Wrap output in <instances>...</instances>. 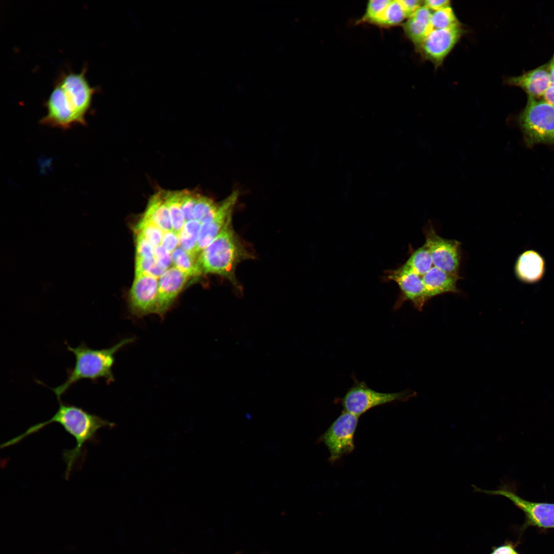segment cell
I'll return each mask as SVG.
<instances>
[{
    "instance_id": "1",
    "label": "cell",
    "mask_w": 554,
    "mask_h": 554,
    "mask_svg": "<svg viewBox=\"0 0 554 554\" xmlns=\"http://www.w3.org/2000/svg\"><path fill=\"white\" fill-rule=\"evenodd\" d=\"M87 70L85 65L79 73L68 70L59 74L44 104L47 112L41 120L42 124L63 129L86 125L93 96L98 91L88 81Z\"/></svg>"
},
{
    "instance_id": "2",
    "label": "cell",
    "mask_w": 554,
    "mask_h": 554,
    "mask_svg": "<svg viewBox=\"0 0 554 554\" xmlns=\"http://www.w3.org/2000/svg\"><path fill=\"white\" fill-rule=\"evenodd\" d=\"M58 402L57 410L49 420L30 426L23 433L3 443L1 447L4 448L14 445L46 426L53 423H58L76 441L74 448L66 450L62 453L63 459L66 465L65 479L68 480L73 468L83 462L85 456V445L88 442L97 441L96 434L100 429L111 428L114 424L78 406L64 403L61 400Z\"/></svg>"
},
{
    "instance_id": "3",
    "label": "cell",
    "mask_w": 554,
    "mask_h": 554,
    "mask_svg": "<svg viewBox=\"0 0 554 554\" xmlns=\"http://www.w3.org/2000/svg\"><path fill=\"white\" fill-rule=\"evenodd\" d=\"M133 341V338L124 339L108 348L94 349L82 343L76 347L67 345V349L75 357L73 368L67 369L66 381L51 389L58 401L73 385L78 381L88 379L93 382L104 379L108 384L114 381L112 367L115 354L123 347Z\"/></svg>"
},
{
    "instance_id": "4",
    "label": "cell",
    "mask_w": 554,
    "mask_h": 554,
    "mask_svg": "<svg viewBox=\"0 0 554 554\" xmlns=\"http://www.w3.org/2000/svg\"><path fill=\"white\" fill-rule=\"evenodd\" d=\"M251 255L234 230L230 219L214 239L200 253L197 263L203 273L222 276L236 283L238 264Z\"/></svg>"
},
{
    "instance_id": "5",
    "label": "cell",
    "mask_w": 554,
    "mask_h": 554,
    "mask_svg": "<svg viewBox=\"0 0 554 554\" xmlns=\"http://www.w3.org/2000/svg\"><path fill=\"white\" fill-rule=\"evenodd\" d=\"M517 121L526 145H554V106L543 98L527 97Z\"/></svg>"
},
{
    "instance_id": "6",
    "label": "cell",
    "mask_w": 554,
    "mask_h": 554,
    "mask_svg": "<svg viewBox=\"0 0 554 554\" xmlns=\"http://www.w3.org/2000/svg\"><path fill=\"white\" fill-rule=\"evenodd\" d=\"M417 395L411 390L391 393L375 391L363 381L355 382L340 400L344 410L358 417L371 408L394 402H405Z\"/></svg>"
},
{
    "instance_id": "7",
    "label": "cell",
    "mask_w": 554,
    "mask_h": 554,
    "mask_svg": "<svg viewBox=\"0 0 554 554\" xmlns=\"http://www.w3.org/2000/svg\"><path fill=\"white\" fill-rule=\"evenodd\" d=\"M358 420L359 417L344 410L319 439L327 447L331 462L353 450Z\"/></svg>"
},
{
    "instance_id": "8",
    "label": "cell",
    "mask_w": 554,
    "mask_h": 554,
    "mask_svg": "<svg viewBox=\"0 0 554 554\" xmlns=\"http://www.w3.org/2000/svg\"><path fill=\"white\" fill-rule=\"evenodd\" d=\"M464 33L462 25L447 29H433L416 50L423 58L438 68L442 65Z\"/></svg>"
},
{
    "instance_id": "9",
    "label": "cell",
    "mask_w": 554,
    "mask_h": 554,
    "mask_svg": "<svg viewBox=\"0 0 554 554\" xmlns=\"http://www.w3.org/2000/svg\"><path fill=\"white\" fill-rule=\"evenodd\" d=\"M385 282L393 281L398 285L400 292L394 306L399 309L404 302L410 301L415 308L422 311L429 300L427 297L422 276L402 266L385 271L382 277Z\"/></svg>"
},
{
    "instance_id": "10",
    "label": "cell",
    "mask_w": 554,
    "mask_h": 554,
    "mask_svg": "<svg viewBox=\"0 0 554 554\" xmlns=\"http://www.w3.org/2000/svg\"><path fill=\"white\" fill-rule=\"evenodd\" d=\"M425 244L434 267L448 273L459 275L460 265V245L459 241L443 238L430 224L424 230Z\"/></svg>"
},
{
    "instance_id": "11",
    "label": "cell",
    "mask_w": 554,
    "mask_h": 554,
    "mask_svg": "<svg viewBox=\"0 0 554 554\" xmlns=\"http://www.w3.org/2000/svg\"><path fill=\"white\" fill-rule=\"evenodd\" d=\"M472 486L473 492L489 495H500L507 498L524 511L531 524L545 528H554V504L529 501L503 488L497 490H486L474 485H472Z\"/></svg>"
},
{
    "instance_id": "12",
    "label": "cell",
    "mask_w": 554,
    "mask_h": 554,
    "mask_svg": "<svg viewBox=\"0 0 554 554\" xmlns=\"http://www.w3.org/2000/svg\"><path fill=\"white\" fill-rule=\"evenodd\" d=\"M159 279L142 275L135 276L129 292L131 312L141 317L155 313L157 298Z\"/></svg>"
},
{
    "instance_id": "13",
    "label": "cell",
    "mask_w": 554,
    "mask_h": 554,
    "mask_svg": "<svg viewBox=\"0 0 554 554\" xmlns=\"http://www.w3.org/2000/svg\"><path fill=\"white\" fill-rule=\"evenodd\" d=\"M239 194L237 190L233 191L220 203L218 210L214 216L210 221L202 225L195 249V255L197 258L201 251L217 235L228 221L232 219L233 210L237 202Z\"/></svg>"
},
{
    "instance_id": "14",
    "label": "cell",
    "mask_w": 554,
    "mask_h": 554,
    "mask_svg": "<svg viewBox=\"0 0 554 554\" xmlns=\"http://www.w3.org/2000/svg\"><path fill=\"white\" fill-rule=\"evenodd\" d=\"M190 277L172 266L159 279L155 313L163 316L170 308Z\"/></svg>"
},
{
    "instance_id": "15",
    "label": "cell",
    "mask_w": 554,
    "mask_h": 554,
    "mask_svg": "<svg viewBox=\"0 0 554 554\" xmlns=\"http://www.w3.org/2000/svg\"><path fill=\"white\" fill-rule=\"evenodd\" d=\"M505 82L508 85L520 88L528 97L543 98L551 84L548 63L525 71L519 75L509 77Z\"/></svg>"
},
{
    "instance_id": "16",
    "label": "cell",
    "mask_w": 554,
    "mask_h": 554,
    "mask_svg": "<svg viewBox=\"0 0 554 554\" xmlns=\"http://www.w3.org/2000/svg\"><path fill=\"white\" fill-rule=\"evenodd\" d=\"M422 278L429 300L443 293L459 292L457 287V281L460 278L459 275L433 267Z\"/></svg>"
},
{
    "instance_id": "17",
    "label": "cell",
    "mask_w": 554,
    "mask_h": 554,
    "mask_svg": "<svg viewBox=\"0 0 554 554\" xmlns=\"http://www.w3.org/2000/svg\"><path fill=\"white\" fill-rule=\"evenodd\" d=\"M431 14L432 11L423 5L402 24L406 37L413 44L415 49L433 29Z\"/></svg>"
},
{
    "instance_id": "18",
    "label": "cell",
    "mask_w": 554,
    "mask_h": 554,
    "mask_svg": "<svg viewBox=\"0 0 554 554\" xmlns=\"http://www.w3.org/2000/svg\"><path fill=\"white\" fill-rule=\"evenodd\" d=\"M518 278L526 283H534L540 280L545 271V262L538 252L528 250L519 257L515 266Z\"/></svg>"
},
{
    "instance_id": "19",
    "label": "cell",
    "mask_w": 554,
    "mask_h": 554,
    "mask_svg": "<svg viewBox=\"0 0 554 554\" xmlns=\"http://www.w3.org/2000/svg\"><path fill=\"white\" fill-rule=\"evenodd\" d=\"M142 216L152 221L164 232L173 231L168 208L161 190L150 198Z\"/></svg>"
},
{
    "instance_id": "20",
    "label": "cell",
    "mask_w": 554,
    "mask_h": 554,
    "mask_svg": "<svg viewBox=\"0 0 554 554\" xmlns=\"http://www.w3.org/2000/svg\"><path fill=\"white\" fill-rule=\"evenodd\" d=\"M408 18L400 0H389L372 25L388 28L402 24Z\"/></svg>"
},
{
    "instance_id": "21",
    "label": "cell",
    "mask_w": 554,
    "mask_h": 554,
    "mask_svg": "<svg viewBox=\"0 0 554 554\" xmlns=\"http://www.w3.org/2000/svg\"><path fill=\"white\" fill-rule=\"evenodd\" d=\"M161 191L168 208L172 230L179 235L185 223L182 209L181 191Z\"/></svg>"
},
{
    "instance_id": "22",
    "label": "cell",
    "mask_w": 554,
    "mask_h": 554,
    "mask_svg": "<svg viewBox=\"0 0 554 554\" xmlns=\"http://www.w3.org/2000/svg\"><path fill=\"white\" fill-rule=\"evenodd\" d=\"M433 264L430 253L425 243L422 246L413 251L406 262L402 266L422 276L432 267Z\"/></svg>"
},
{
    "instance_id": "23",
    "label": "cell",
    "mask_w": 554,
    "mask_h": 554,
    "mask_svg": "<svg viewBox=\"0 0 554 554\" xmlns=\"http://www.w3.org/2000/svg\"><path fill=\"white\" fill-rule=\"evenodd\" d=\"M202 224L192 219L185 222L179 234V247L197 259L195 249L199 239Z\"/></svg>"
},
{
    "instance_id": "24",
    "label": "cell",
    "mask_w": 554,
    "mask_h": 554,
    "mask_svg": "<svg viewBox=\"0 0 554 554\" xmlns=\"http://www.w3.org/2000/svg\"><path fill=\"white\" fill-rule=\"evenodd\" d=\"M172 265L190 278L202 274L197 259L178 247L172 253Z\"/></svg>"
},
{
    "instance_id": "25",
    "label": "cell",
    "mask_w": 554,
    "mask_h": 554,
    "mask_svg": "<svg viewBox=\"0 0 554 554\" xmlns=\"http://www.w3.org/2000/svg\"><path fill=\"white\" fill-rule=\"evenodd\" d=\"M220 203H215L211 199L199 193L193 209L194 219L202 225L208 222L218 210Z\"/></svg>"
},
{
    "instance_id": "26",
    "label": "cell",
    "mask_w": 554,
    "mask_h": 554,
    "mask_svg": "<svg viewBox=\"0 0 554 554\" xmlns=\"http://www.w3.org/2000/svg\"><path fill=\"white\" fill-rule=\"evenodd\" d=\"M432 29H442L461 25L451 6L432 12Z\"/></svg>"
},
{
    "instance_id": "27",
    "label": "cell",
    "mask_w": 554,
    "mask_h": 554,
    "mask_svg": "<svg viewBox=\"0 0 554 554\" xmlns=\"http://www.w3.org/2000/svg\"><path fill=\"white\" fill-rule=\"evenodd\" d=\"M167 270L160 265L154 258L150 259L135 258V276L145 275L159 279Z\"/></svg>"
},
{
    "instance_id": "28",
    "label": "cell",
    "mask_w": 554,
    "mask_h": 554,
    "mask_svg": "<svg viewBox=\"0 0 554 554\" xmlns=\"http://www.w3.org/2000/svg\"><path fill=\"white\" fill-rule=\"evenodd\" d=\"M134 231L141 232L154 247L161 245L164 232L152 221L142 216Z\"/></svg>"
},
{
    "instance_id": "29",
    "label": "cell",
    "mask_w": 554,
    "mask_h": 554,
    "mask_svg": "<svg viewBox=\"0 0 554 554\" xmlns=\"http://www.w3.org/2000/svg\"><path fill=\"white\" fill-rule=\"evenodd\" d=\"M389 0H370L367 3L365 11L359 23L372 24Z\"/></svg>"
},
{
    "instance_id": "30",
    "label": "cell",
    "mask_w": 554,
    "mask_h": 554,
    "mask_svg": "<svg viewBox=\"0 0 554 554\" xmlns=\"http://www.w3.org/2000/svg\"><path fill=\"white\" fill-rule=\"evenodd\" d=\"M135 234V258L150 259L154 258V247L140 232Z\"/></svg>"
},
{
    "instance_id": "31",
    "label": "cell",
    "mask_w": 554,
    "mask_h": 554,
    "mask_svg": "<svg viewBox=\"0 0 554 554\" xmlns=\"http://www.w3.org/2000/svg\"><path fill=\"white\" fill-rule=\"evenodd\" d=\"M154 258L160 265L166 269L172 267L171 254L161 245L154 247Z\"/></svg>"
},
{
    "instance_id": "32",
    "label": "cell",
    "mask_w": 554,
    "mask_h": 554,
    "mask_svg": "<svg viewBox=\"0 0 554 554\" xmlns=\"http://www.w3.org/2000/svg\"><path fill=\"white\" fill-rule=\"evenodd\" d=\"M161 245L171 254L179 247V236L173 231L164 232Z\"/></svg>"
},
{
    "instance_id": "33",
    "label": "cell",
    "mask_w": 554,
    "mask_h": 554,
    "mask_svg": "<svg viewBox=\"0 0 554 554\" xmlns=\"http://www.w3.org/2000/svg\"><path fill=\"white\" fill-rule=\"evenodd\" d=\"M407 15L408 18L417 9L423 5V1L420 0H400Z\"/></svg>"
},
{
    "instance_id": "34",
    "label": "cell",
    "mask_w": 554,
    "mask_h": 554,
    "mask_svg": "<svg viewBox=\"0 0 554 554\" xmlns=\"http://www.w3.org/2000/svg\"><path fill=\"white\" fill-rule=\"evenodd\" d=\"M451 2L448 0H427L423 1V5L431 11H435L446 7L451 6Z\"/></svg>"
},
{
    "instance_id": "35",
    "label": "cell",
    "mask_w": 554,
    "mask_h": 554,
    "mask_svg": "<svg viewBox=\"0 0 554 554\" xmlns=\"http://www.w3.org/2000/svg\"><path fill=\"white\" fill-rule=\"evenodd\" d=\"M490 554H518L512 545L509 544L500 546L493 550Z\"/></svg>"
},
{
    "instance_id": "36",
    "label": "cell",
    "mask_w": 554,
    "mask_h": 554,
    "mask_svg": "<svg viewBox=\"0 0 554 554\" xmlns=\"http://www.w3.org/2000/svg\"><path fill=\"white\" fill-rule=\"evenodd\" d=\"M544 101L554 106V85L550 84L545 91L543 98Z\"/></svg>"
},
{
    "instance_id": "37",
    "label": "cell",
    "mask_w": 554,
    "mask_h": 554,
    "mask_svg": "<svg viewBox=\"0 0 554 554\" xmlns=\"http://www.w3.org/2000/svg\"><path fill=\"white\" fill-rule=\"evenodd\" d=\"M547 63L551 80V83L554 85V52L549 61L547 62Z\"/></svg>"
}]
</instances>
